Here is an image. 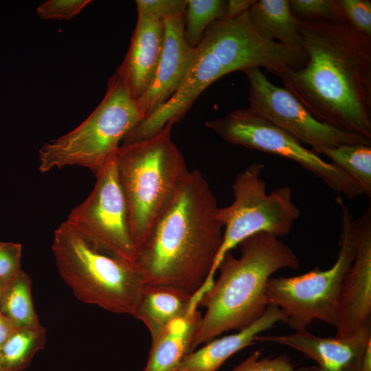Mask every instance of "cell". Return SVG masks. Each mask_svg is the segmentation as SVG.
<instances>
[{"label":"cell","instance_id":"6da1fadb","mask_svg":"<svg viewBox=\"0 0 371 371\" xmlns=\"http://www.w3.org/2000/svg\"><path fill=\"white\" fill-rule=\"evenodd\" d=\"M298 19L306 60L283 87L317 120L371 139V38L348 21Z\"/></svg>","mask_w":371,"mask_h":371},{"label":"cell","instance_id":"7a4b0ae2","mask_svg":"<svg viewBox=\"0 0 371 371\" xmlns=\"http://www.w3.org/2000/svg\"><path fill=\"white\" fill-rule=\"evenodd\" d=\"M216 196L206 179L190 171L135 264L144 284L177 287L194 295L208 278L223 238Z\"/></svg>","mask_w":371,"mask_h":371},{"label":"cell","instance_id":"3957f363","mask_svg":"<svg viewBox=\"0 0 371 371\" xmlns=\"http://www.w3.org/2000/svg\"><path fill=\"white\" fill-rule=\"evenodd\" d=\"M248 10L234 17L217 20L207 28L195 47L193 60L179 89L166 103L130 130L124 142L146 139L161 130L169 121L179 122L207 87L229 73L264 67L280 78L303 65L304 58L260 34L249 19Z\"/></svg>","mask_w":371,"mask_h":371},{"label":"cell","instance_id":"277c9868","mask_svg":"<svg viewBox=\"0 0 371 371\" xmlns=\"http://www.w3.org/2000/svg\"><path fill=\"white\" fill-rule=\"evenodd\" d=\"M238 245L240 256L236 258L231 251L224 255L218 278L201 297L199 307L205 312L194 332L192 352L223 333L239 331L253 324L268 306L265 289L271 276L300 267L294 251L269 233L255 234Z\"/></svg>","mask_w":371,"mask_h":371},{"label":"cell","instance_id":"5b68a950","mask_svg":"<svg viewBox=\"0 0 371 371\" xmlns=\"http://www.w3.org/2000/svg\"><path fill=\"white\" fill-rule=\"evenodd\" d=\"M175 123L169 121L146 139L122 142L116 155L118 179L127 204L136 252L190 172L171 137Z\"/></svg>","mask_w":371,"mask_h":371},{"label":"cell","instance_id":"8992f818","mask_svg":"<svg viewBox=\"0 0 371 371\" xmlns=\"http://www.w3.org/2000/svg\"><path fill=\"white\" fill-rule=\"evenodd\" d=\"M52 251L60 277L78 300L133 315L144 285L134 262L98 249L65 221L54 231Z\"/></svg>","mask_w":371,"mask_h":371},{"label":"cell","instance_id":"52a82bcc","mask_svg":"<svg viewBox=\"0 0 371 371\" xmlns=\"http://www.w3.org/2000/svg\"><path fill=\"white\" fill-rule=\"evenodd\" d=\"M144 115L115 73L103 100L76 128L40 148L38 169L47 172L68 166L87 168L95 174L115 157L126 133Z\"/></svg>","mask_w":371,"mask_h":371},{"label":"cell","instance_id":"ba28073f","mask_svg":"<svg viewBox=\"0 0 371 371\" xmlns=\"http://www.w3.org/2000/svg\"><path fill=\"white\" fill-rule=\"evenodd\" d=\"M341 212L339 253L334 265L293 277L270 278L266 284L268 305L278 307L282 322L295 330L306 329L315 319L335 327L343 280L356 251L355 219L343 199H336Z\"/></svg>","mask_w":371,"mask_h":371},{"label":"cell","instance_id":"9c48e42d","mask_svg":"<svg viewBox=\"0 0 371 371\" xmlns=\"http://www.w3.org/2000/svg\"><path fill=\"white\" fill-rule=\"evenodd\" d=\"M263 168L261 164L253 163L239 172L232 184V203L217 210V218L225 227L223 243L204 283L205 286L213 284L214 275L227 252L259 232L278 238L288 235L300 215L289 186L267 193V183L260 176Z\"/></svg>","mask_w":371,"mask_h":371},{"label":"cell","instance_id":"30bf717a","mask_svg":"<svg viewBox=\"0 0 371 371\" xmlns=\"http://www.w3.org/2000/svg\"><path fill=\"white\" fill-rule=\"evenodd\" d=\"M205 125L229 143L297 163L329 188L349 199L363 194L359 185L341 168L324 161L291 135L248 108L236 109L221 118L207 120Z\"/></svg>","mask_w":371,"mask_h":371},{"label":"cell","instance_id":"8fae6325","mask_svg":"<svg viewBox=\"0 0 371 371\" xmlns=\"http://www.w3.org/2000/svg\"><path fill=\"white\" fill-rule=\"evenodd\" d=\"M95 175L93 190L70 212L65 222L98 249L135 263L137 252L116 156Z\"/></svg>","mask_w":371,"mask_h":371},{"label":"cell","instance_id":"7c38bea8","mask_svg":"<svg viewBox=\"0 0 371 371\" xmlns=\"http://www.w3.org/2000/svg\"><path fill=\"white\" fill-rule=\"evenodd\" d=\"M249 82V107L285 131L317 155L344 144L371 145V139L317 120L287 89L272 83L259 67L243 70Z\"/></svg>","mask_w":371,"mask_h":371},{"label":"cell","instance_id":"4fadbf2b","mask_svg":"<svg viewBox=\"0 0 371 371\" xmlns=\"http://www.w3.org/2000/svg\"><path fill=\"white\" fill-rule=\"evenodd\" d=\"M356 251L339 298L335 337H350L371 323V207L355 220Z\"/></svg>","mask_w":371,"mask_h":371},{"label":"cell","instance_id":"5bb4252c","mask_svg":"<svg viewBox=\"0 0 371 371\" xmlns=\"http://www.w3.org/2000/svg\"><path fill=\"white\" fill-rule=\"evenodd\" d=\"M370 337L369 323L345 338L317 337L303 329L289 335H258L255 339L290 347L316 362V365L302 368L301 371H360L364 350Z\"/></svg>","mask_w":371,"mask_h":371},{"label":"cell","instance_id":"9a60e30c","mask_svg":"<svg viewBox=\"0 0 371 371\" xmlns=\"http://www.w3.org/2000/svg\"><path fill=\"white\" fill-rule=\"evenodd\" d=\"M163 21L165 38L161 56L150 86L137 100L145 117L166 103L177 91L195 54V47H190L184 38L183 14L166 17Z\"/></svg>","mask_w":371,"mask_h":371},{"label":"cell","instance_id":"2e32d148","mask_svg":"<svg viewBox=\"0 0 371 371\" xmlns=\"http://www.w3.org/2000/svg\"><path fill=\"white\" fill-rule=\"evenodd\" d=\"M163 19L137 16L125 58L115 74L137 101L150 86L164 45Z\"/></svg>","mask_w":371,"mask_h":371},{"label":"cell","instance_id":"e0dca14e","mask_svg":"<svg viewBox=\"0 0 371 371\" xmlns=\"http://www.w3.org/2000/svg\"><path fill=\"white\" fill-rule=\"evenodd\" d=\"M203 293L198 291L188 311L151 336V346L143 371H176L192 352V340L201 318L199 304Z\"/></svg>","mask_w":371,"mask_h":371},{"label":"cell","instance_id":"ac0fdd59","mask_svg":"<svg viewBox=\"0 0 371 371\" xmlns=\"http://www.w3.org/2000/svg\"><path fill=\"white\" fill-rule=\"evenodd\" d=\"M281 310L268 305L253 324L233 335L214 339L187 355L176 371H216L233 355L256 343V337L283 320Z\"/></svg>","mask_w":371,"mask_h":371},{"label":"cell","instance_id":"d6986e66","mask_svg":"<svg viewBox=\"0 0 371 371\" xmlns=\"http://www.w3.org/2000/svg\"><path fill=\"white\" fill-rule=\"evenodd\" d=\"M248 12L260 34L306 59L299 19L291 12L289 0H255Z\"/></svg>","mask_w":371,"mask_h":371},{"label":"cell","instance_id":"ffe728a7","mask_svg":"<svg viewBox=\"0 0 371 371\" xmlns=\"http://www.w3.org/2000/svg\"><path fill=\"white\" fill-rule=\"evenodd\" d=\"M193 295L173 286L144 284L133 317L148 328L153 336L189 309Z\"/></svg>","mask_w":371,"mask_h":371},{"label":"cell","instance_id":"44dd1931","mask_svg":"<svg viewBox=\"0 0 371 371\" xmlns=\"http://www.w3.org/2000/svg\"><path fill=\"white\" fill-rule=\"evenodd\" d=\"M30 277L21 270L5 284L0 302V313L18 328L40 325L32 297Z\"/></svg>","mask_w":371,"mask_h":371},{"label":"cell","instance_id":"7402d4cb","mask_svg":"<svg viewBox=\"0 0 371 371\" xmlns=\"http://www.w3.org/2000/svg\"><path fill=\"white\" fill-rule=\"evenodd\" d=\"M45 340V329L41 324L19 328L0 348L5 371L23 370L43 348Z\"/></svg>","mask_w":371,"mask_h":371},{"label":"cell","instance_id":"603a6c76","mask_svg":"<svg viewBox=\"0 0 371 371\" xmlns=\"http://www.w3.org/2000/svg\"><path fill=\"white\" fill-rule=\"evenodd\" d=\"M320 154L328 157L371 197V145L344 144L325 148Z\"/></svg>","mask_w":371,"mask_h":371},{"label":"cell","instance_id":"cb8c5ba5","mask_svg":"<svg viewBox=\"0 0 371 371\" xmlns=\"http://www.w3.org/2000/svg\"><path fill=\"white\" fill-rule=\"evenodd\" d=\"M223 0H187L183 14V34L186 43L196 47L205 31L216 21L225 18Z\"/></svg>","mask_w":371,"mask_h":371},{"label":"cell","instance_id":"d4e9b609","mask_svg":"<svg viewBox=\"0 0 371 371\" xmlns=\"http://www.w3.org/2000/svg\"><path fill=\"white\" fill-rule=\"evenodd\" d=\"M293 14L306 20L347 22L338 0H289Z\"/></svg>","mask_w":371,"mask_h":371},{"label":"cell","instance_id":"484cf974","mask_svg":"<svg viewBox=\"0 0 371 371\" xmlns=\"http://www.w3.org/2000/svg\"><path fill=\"white\" fill-rule=\"evenodd\" d=\"M338 2L352 27L371 38V1L338 0Z\"/></svg>","mask_w":371,"mask_h":371},{"label":"cell","instance_id":"4316f807","mask_svg":"<svg viewBox=\"0 0 371 371\" xmlns=\"http://www.w3.org/2000/svg\"><path fill=\"white\" fill-rule=\"evenodd\" d=\"M230 371H297L285 354L261 358V351L256 350Z\"/></svg>","mask_w":371,"mask_h":371},{"label":"cell","instance_id":"83f0119b","mask_svg":"<svg viewBox=\"0 0 371 371\" xmlns=\"http://www.w3.org/2000/svg\"><path fill=\"white\" fill-rule=\"evenodd\" d=\"M91 2L90 0H49L40 4L36 12L43 19H70Z\"/></svg>","mask_w":371,"mask_h":371},{"label":"cell","instance_id":"f1b7e54d","mask_svg":"<svg viewBox=\"0 0 371 371\" xmlns=\"http://www.w3.org/2000/svg\"><path fill=\"white\" fill-rule=\"evenodd\" d=\"M137 16H148L160 19L183 15L187 0H137Z\"/></svg>","mask_w":371,"mask_h":371},{"label":"cell","instance_id":"f546056e","mask_svg":"<svg viewBox=\"0 0 371 371\" xmlns=\"http://www.w3.org/2000/svg\"><path fill=\"white\" fill-rule=\"evenodd\" d=\"M21 245L18 243L0 242V280L7 283L21 269Z\"/></svg>","mask_w":371,"mask_h":371},{"label":"cell","instance_id":"4dcf8cb0","mask_svg":"<svg viewBox=\"0 0 371 371\" xmlns=\"http://www.w3.org/2000/svg\"><path fill=\"white\" fill-rule=\"evenodd\" d=\"M255 0H229L226 1V18L234 17L244 12L247 11Z\"/></svg>","mask_w":371,"mask_h":371},{"label":"cell","instance_id":"1f68e13d","mask_svg":"<svg viewBox=\"0 0 371 371\" xmlns=\"http://www.w3.org/2000/svg\"><path fill=\"white\" fill-rule=\"evenodd\" d=\"M19 328L0 313V348Z\"/></svg>","mask_w":371,"mask_h":371},{"label":"cell","instance_id":"d6a6232c","mask_svg":"<svg viewBox=\"0 0 371 371\" xmlns=\"http://www.w3.org/2000/svg\"><path fill=\"white\" fill-rule=\"evenodd\" d=\"M360 371H371V337L368 339L364 350Z\"/></svg>","mask_w":371,"mask_h":371},{"label":"cell","instance_id":"836d02e7","mask_svg":"<svg viewBox=\"0 0 371 371\" xmlns=\"http://www.w3.org/2000/svg\"><path fill=\"white\" fill-rule=\"evenodd\" d=\"M5 284V283H4L3 281H1L0 280V302H1V297H2L3 291V289H4Z\"/></svg>","mask_w":371,"mask_h":371},{"label":"cell","instance_id":"e575fe53","mask_svg":"<svg viewBox=\"0 0 371 371\" xmlns=\"http://www.w3.org/2000/svg\"><path fill=\"white\" fill-rule=\"evenodd\" d=\"M0 371H5V370L3 368V364H2L1 355H0Z\"/></svg>","mask_w":371,"mask_h":371}]
</instances>
